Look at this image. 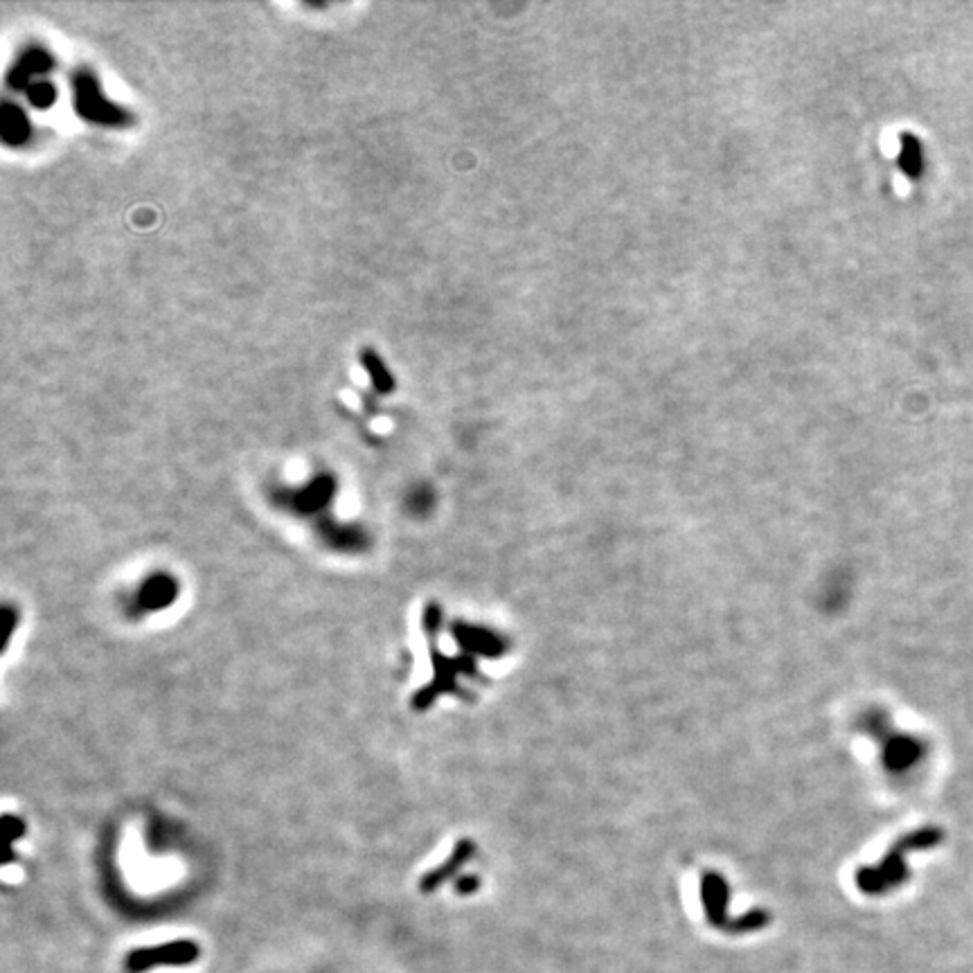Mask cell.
Returning a JSON list of instances; mask_svg holds the SVG:
<instances>
[{
    "mask_svg": "<svg viewBox=\"0 0 973 973\" xmlns=\"http://www.w3.org/2000/svg\"><path fill=\"white\" fill-rule=\"evenodd\" d=\"M199 955H201V949L197 942H167V944L131 951L124 960V971L145 973L154 967H188V964L197 962Z\"/></svg>",
    "mask_w": 973,
    "mask_h": 973,
    "instance_id": "1",
    "label": "cell"
},
{
    "mask_svg": "<svg viewBox=\"0 0 973 973\" xmlns=\"http://www.w3.org/2000/svg\"><path fill=\"white\" fill-rule=\"evenodd\" d=\"M360 360H363V368L368 370V375L372 377L375 388L379 390V393H390V390H393V379H390V372L385 370L379 356L372 354L370 350H365L363 359Z\"/></svg>",
    "mask_w": 973,
    "mask_h": 973,
    "instance_id": "2",
    "label": "cell"
},
{
    "mask_svg": "<svg viewBox=\"0 0 973 973\" xmlns=\"http://www.w3.org/2000/svg\"><path fill=\"white\" fill-rule=\"evenodd\" d=\"M706 899H707V915H710L712 924H723V908H725V890L719 881H712L706 888Z\"/></svg>",
    "mask_w": 973,
    "mask_h": 973,
    "instance_id": "3",
    "label": "cell"
},
{
    "mask_svg": "<svg viewBox=\"0 0 973 973\" xmlns=\"http://www.w3.org/2000/svg\"><path fill=\"white\" fill-rule=\"evenodd\" d=\"M903 167L908 169V173H918L922 169V154H919V145L912 138H906V145H903Z\"/></svg>",
    "mask_w": 973,
    "mask_h": 973,
    "instance_id": "4",
    "label": "cell"
}]
</instances>
